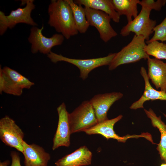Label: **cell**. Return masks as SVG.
<instances>
[{"mask_svg": "<svg viewBox=\"0 0 166 166\" xmlns=\"http://www.w3.org/2000/svg\"><path fill=\"white\" fill-rule=\"evenodd\" d=\"M48 13V24L66 39L78 34L71 8L66 0H51Z\"/></svg>", "mask_w": 166, "mask_h": 166, "instance_id": "cell-1", "label": "cell"}, {"mask_svg": "<svg viewBox=\"0 0 166 166\" xmlns=\"http://www.w3.org/2000/svg\"><path fill=\"white\" fill-rule=\"evenodd\" d=\"M145 39L142 36L135 35L127 45L116 54L109 65V69L113 70L123 64L133 63L149 57L146 53Z\"/></svg>", "mask_w": 166, "mask_h": 166, "instance_id": "cell-2", "label": "cell"}, {"mask_svg": "<svg viewBox=\"0 0 166 166\" xmlns=\"http://www.w3.org/2000/svg\"><path fill=\"white\" fill-rule=\"evenodd\" d=\"M34 84L27 78L9 67L0 68V93L21 96L24 89H30Z\"/></svg>", "mask_w": 166, "mask_h": 166, "instance_id": "cell-3", "label": "cell"}, {"mask_svg": "<svg viewBox=\"0 0 166 166\" xmlns=\"http://www.w3.org/2000/svg\"><path fill=\"white\" fill-rule=\"evenodd\" d=\"M22 3L26 4L24 8H18L11 11L6 15L0 11V35H3L8 29H12L18 24L23 23L34 26H38L31 17L32 11L35 7L33 0L22 1Z\"/></svg>", "mask_w": 166, "mask_h": 166, "instance_id": "cell-4", "label": "cell"}, {"mask_svg": "<svg viewBox=\"0 0 166 166\" xmlns=\"http://www.w3.org/2000/svg\"><path fill=\"white\" fill-rule=\"evenodd\" d=\"M116 54V53H111L106 56L99 58L76 59L67 57L51 51L47 56L53 63L64 61L76 66L80 70V77L84 80L88 77L89 73L93 69L101 66L109 65Z\"/></svg>", "mask_w": 166, "mask_h": 166, "instance_id": "cell-5", "label": "cell"}, {"mask_svg": "<svg viewBox=\"0 0 166 166\" xmlns=\"http://www.w3.org/2000/svg\"><path fill=\"white\" fill-rule=\"evenodd\" d=\"M71 133L84 132L98 123L89 101H85L69 115Z\"/></svg>", "mask_w": 166, "mask_h": 166, "instance_id": "cell-6", "label": "cell"}, {"mask_svg": "<svg viewBox=\"0 0 166 166\" xmlns=\"http://www.w3.org/2000/svg\"><path fill=\"white\" fill-rule=\"evenodd\" d=\"M141 7V11L136 17L122 28L120 32L122 36H127L132 32L137 36H143L147 41L149 40L156 22L150 18L152 10L147 7Z\"/></svg>", "mask_w": 166, "mask_h": 166, "instance_id": "cell-7", "label": "cell"}, {"mask_svg": "<svg viewBox=\"0 0 166 166\" xmlns=\"http://www.w3.org/2000/svg\"><path fill=\"white\" fill-rule=\"evenodd\" d=\"M44 28L43 24L41 28L34 26L30 29L28 39L31 44V51L33 54L39 52L47 55L53 47L61 45L64 40V37L60 34H54L50 38L45 36L42 33Z\"/></svg>", "mask_w": 166, "mask_h": 166, "instance_id": "cell-8", "label": "cell"}, {"mask_svg": "<svg viewBox=\"0 0 166 166\" xmlns=\"http://www.w3.org/2000/svg\"><path fill=\"white\" fill-rule=\"evenodd\" d=\"M24 133L15 121L8 116L0 120V139L6 145L22 153Z\"/></svg>", "mask_w": 166, "mask_h": 166, "instance_id": "cell-9", "label": "cell"}, {"mask_svg": "<svg viewBox=\"0 0 166 166\" xmlns=\"http://www.w3.org/2000/svg\"><path fill=\"white\" fill-rule=\"evenodd\" d=\"M86 17L89 26L98 30L100 38L107 42L117 35L110 25L111 18L107 14L101 10L84 7Z\"/></svg>", "mask_w": 166, "mask_h": 166, "instance_id": "cell-10", "label": "cell"}, {"mask_svg": "<svg viewBox=\"0 0 166 166\" xmlns=\"http://www.w3.org/2000/svg\"><path fill=\"white\" fill-rule=\"evenodd\" d=\"M58 120L57 130L53 139L52 149L54 150L61 146L68 147L71 134L69 121V113L64 102L57 108Z\"/></svg>", "mask_w": 166, "mask_h": 166, "instance_id": "cell-11", "label": "cell"}, {"mask_svg": "<svg viewBox=\"0 0 166 166\" xmlns=\"http://www.w3.org/2000/svg\"><path fill=\"white\" fill-rule=\"evenodd\" d=\"M123 117L121 115L114 118L108 119L100 123L84 132L88 135L100 134L107 139L113 138L117 140L118 142H125L127 139L130 138H138L143 137L147 139L150 137L149 134L148 133H143L140 135H127L120 136L117 134L113 130V126L117 122L121 120Z\"/></svg>", "mask_w": 166, "mask_h": 166, "instance_id": "cell-12", "label": "cell"}, {"mask_svg": "<svg viewBox=\"0 0 166 166\" xmlns=\"http://www.w3.org/2000/svg\"><path fill=\"white\" fill-rule=\"evenodd\" d=\"M123 96V94L119 92L106 93L95 95L89 101L94 110L98 123L108 119L107 114L109 108Z\"/></svg>", "mask_w": 166, "mask_h": 166, "instance_id": "cell-13", "label": "cell"}, {"mask_svg": "<svg viewBox=\"0 0 166 166\" xmlns=\"http://www.w3.org/2000/svg\"><path fill=\"white\" fill-rule=\"evenodd\" d=\"M23 146L25 166H47L50 156L42 147L34 144H28L25 141Z\"/></svg>", "mask_w": 166, "mask_h": 166, "instance_id": "cell-14", "label": "cell"}, {"mask_svg": "<svg viewBox=\"0 0 166 166\" xmlns=\"http://www.w3.org/2000/svg\"><path fill=\"white\" fill-rule=\"evenodd\" d=\"M147 59L149 79L156 89L166 93V64L155 58L149 57Z\"/></svg>", "mask_w": 166, "mask_h": 166, "instance_id": "cell-15", "label": "cell"}, {"mask_svg": "<svg viewBox=\"0 0 166 166\" xmlns=\"http://www.w3.org/2000/svg\"><path fill=\"white\" fill-rule=\"evenodd\" d=\"M92 154L85 146L79 148L72 153L58 160L56 166H81L91 164Z\"/></svg>", "mask_w": 166, "mask_h": 166, "instance_id": "cell-16", "label": "cell"}, {"mask_svg": "<svg viewBox=\"0 0 166 166\" xmlns=\"http://www.w3.org/2000/svg\"><path fill=\"white\" fill-rule=\"evenodd\" d=\"M140 73L144 81V91L140 98L133 103L130 108L132 109H136L143 108L144 103L149 100H159L166 101V93L161 91H157L152 86L149 81L147 71L144 67H141Z\"/></svg>", "mask_w": 166, "mask_h": 166, "instance_id": "cell-17", "label": "cell"}, {"mask_svg": "<svg viewBox=\"0 0 166 166\" xmlns=\"http://www.w3.org/2000/svg\"><path fill=\"white\" fill-rule=\"evenodd\" d=\"M74 2L85 7L101 10L108 14L113 21L116 23L120 22V16L116 12L111 0H76Z\"/></svg>", "mask_w": 166, "mask_h": 166, "instance_id": "cell-18", "label": "cell"}, {"mask_svg": "<svg viewBox=\"0 0 166 166\" xmlns=\"http://www.w3.org/2000/svg\"><path fill=\"white\" fill-rule=\"evenodd\" d=\"M144 110L148 117L151 119L152 125L157 128L160 132V140L157 149L161 159L166 162V124L161 120V116L157 117L151 109L148 110L144 109Z\"/></svg>", "mask_w": 166, "mask_h": 166, "instance_id": "cell-19", "label": "cell"}, {"mask_svg": "<svg viewBox=\"0 0 166 166\" xmlns=\"http://www.w3.org/2000/svg\"><path fill=\"white\" fill-rule=\"evenodd\" d=\"M139 0H111L115 10L120 16L125 15L128 23L131 22L133 17L134 18L137 16V5Z\"/></svg>", "mask_w": 166, "mask_h": 166, "instance_id": "cell-20", "label": "cell"}, {"mask_svg": "<svg viewBox=\"0 0 166 166\" xmlns=\"http://www.w3.org/2000/svg\"><path fill=\"white\" fill-rule=\"evenodd\" d=\"M70 5L77 30L81 34L85 33L90 26L85 14L84 8L75 3L73 0H66Z\"/></svg>", "mask_w": 166, "mask_h": 166, "instance_id": "cell-21", "label": "cell"}, {"mask_svg": "<svg viewBox=\"0 0 166 166\" xmlns=\"http://www.w3.org/2000/svg\"><path fill=\"white\" fill-rule=\"evenodd\" d=\"M145 51L149 56H153L155 58L166 60V44L155 41L147 43Z\"/></svg>", "mask_w": 166, "mask_h": 166, "instance_id": "cell-22", "label": "cell"}, {"mask_svg": "<svg viewBox=\"0 0 166 166\" xmlns=\"http://www.w3.org/2000/svg\"><path fill=\"white\" fill-rule=\"evenodd\" d=\"M153 37L146 41L147 43L155 41L160 40L162 42L166 41V16L160 23L156 26L153 29Z\"/></svg>", "mask_w": 166, "mask_h": 166, "instance_id": "cell-23", "label": "cell"}, {"mask_svg": "<svg viewBox=\"0 0 166 166\" xmlns=\"http://www.w3.org/2000/svg\"><path fill=\"white\" fill-rule=\"evenodd\" d=\"M166 3V0H142L139 2V4L141 6L147 7L151 10H154L160 11Z\"/></svg>", "mask_w": 166, "mask_h": 166, "instance_id": "cell-24", "label": "cell"}, {"mask_svg": "<svg viewBox=\"0 0 166 166\" xmlns=\"http://www.w3.org/2000/svg\"><path fill=\"white\" fill-rule=\"evenodd\" d=\"M10 156L12 160L11 166H22L20 156L18 153L14 151H12Z\"/></svg>", "mask_w": 166, "mask_h": 166, "instance_id": "cell-25", "label": "cell"}, {"mask_svg": "<svg viewBox=\"0 0 166 166\" xmlns=\"http://www.w3.org/2000/svg\"><path fill=\"white\" fill-rule=\"evenodd\" d=\"M10 162L8 160H5L3 162H0V166H8L10 164Z\"/></svg>", "mask_w": 166, "mask_h": 166, "instance_id": "cell-26", "label": "cell"}, {"mask_svg": "<svg viewBox=\"0 0 166 166\" xmlns=\"http://www.w3.org/2000/svg\"><path fill=\"white\" fill-rule=\"evenodd\" d=\"M160 166H166V163H162Z\"/></svg>", "mask_w": 166, "mask_h": 166, "instance_id": "cell-27", "label": "cell"}, {"mask_svg": "<svg viewBox=\"0 0 166 166\" xmlns=\"http://www.w3.org/2000/svg\"><path fill=\"white\" fill-rule=\"evenodd\" d=\"M163 115H164V116L165 117V118H166V114L163 113Z\"/></svg>", "mask_w": 166, "mask_h": 166, "instance_id": "cell-28", "label": "cell"}, {"mask_svg": "<svg viewBox=\"0 0 166 166\" xmlns=\"http://www.w3.org/2000/svg\"></svg>", "mask_w": 166, "mask_h": 166, "instance_id": "cell-29", "label": "cell"}]
</instances>
